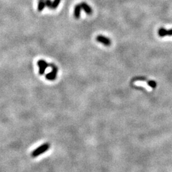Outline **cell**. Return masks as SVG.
I'll return each instance as SVG.
<instances>
[{
  "label": "cell",
  "mask_w": 172,
  "mask_h": 172,
  "mask_svg": "<svg viewBox=\"0 0 172 172\" xmlns=\"http://www.w3.org/2000/svg\"><path fill=\"white\" fill-rule=\"evenodd\" d=\"M81 10H82V7L80 5H77V6H75V9H74V17L75 19H78L80 17Z\"/></svg>",
  "instance_id": "obj_6"
},
{
  "label": "cell",
  "mask_w": 172,
  "mask_h": 172,
  "mask_svg": "<svg viewBox=\"0 0 172 172\" xmlns=\"http://www.w3.org/2000/svg\"><path fill=\"white\" fill-rule=\"evenodd\" d=\"M61 0H54V1L52 2V9H56L58 5L59 4Z\"/></svg>",
  "instance_id": "obj_8"
},
{
  "label": "cell",
  "mask_w": 172,
  "mask_h": 172,
  "mask_svg": "<svg viewBox=\"0 0 172 172\" xmlns=\"http://www.w3.org/2000/svg\"><path fill=\"white\" fill-rule=\"evenodd\" d=\"M158 34L161 37L166 36H172V29H166L164 28H160L158 31Z\"/></svg>",
  "instance_id": "obj_4"
},
{
  "label": "cell",
  "mask_w": 172,
  "mask_h": 172,
  "mask_svg": "<svg viewBox=\"0 0 172 172\" xmlns=\"http://www.w3.org/2000/svg\"><path fill=\"white\" fill-rule=\"evenodd\" d=\"M37 64L39 67V74L40 75H43L45 73V71L47 68L49 66V64L45 61L43 59H40L38 61Z\"/></svg>",
  "instance_id": "obj_2"
},
{
  "label": "cell",
  "mask_w": 172,
  "mask_h": 172,
  "mask_svg": "<svg viewBox=\"0 0 172 172\" xmlns=\"http://www.w3.org/2000/svg\"><path fill=\"white\" fill-rule=\"evenodd\" d=\"M80 6L82 7V9H83L85 11V12L87 13V14H88V15L92 14V8L87 4V3H82L80 4Z\"/></svg>",
  "instance_id": "obj_5"
},
{
  "label": "cell",
  "mask_w": 172,
  "mask_h": 172,
  "mask_svg": "<svg viewBox=\"0 0 172 172\" xmlns=\"http://www.w3.org/2000/svg\"><path fill=\"white\" fill-rule=\"evenodd\" d=\"M96 39L98 42L103 44L105 46H109V45H110V44H111L110 40L108 38L106 37L105 36L98 35L97 36H96Z\"/></svg>",
  "instance_id": "obj_3"
},
{
  "label": "cell",
  "mask_w": 172,
  "mask_h": 172,
  "mask_svg": "<svg viewBox=\"0 0 172 172\" xmlns=\"http://www.w3.org/2000/svg\"><path fill=\"white\" fill-rule=\"evenodd\" d=\"M49 145L48 143L44 144V145L41 146L40 147L38 148V149H36L35 151H34V152H33V154H40L42 152H44V151H45L48 149V148H49Z\"/></svg>",
  "instance_id": "obj_7"
},
{
  "label": "cell",
  "mask_w": 172,
  "mask_h": 172,
  "mask_svg": "<svg viewBox=\"0 0 172 172\" xmlns=\"http://www.w3.org/2000/svg\"><path fill=\"white\" fill-rule=\"evenodd\" d=\"M49 66L51 67L52 68V71L50 72V73H47L46 75V79L49 80H54L56 79L57 77V71H58V68L53 63H51L49 64Z\"/></svg>",
  "instance_id": "obj_1"
}]
</instances>
